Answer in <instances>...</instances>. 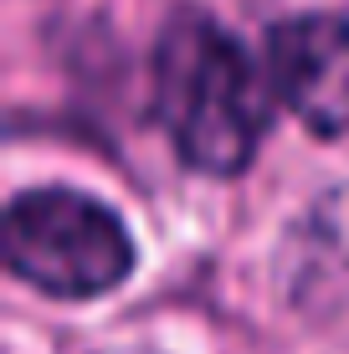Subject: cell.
Instances as JSON below:
<instances>
[{
  "mask_svg": "<svg viewBox=\"0 0 349 354\" xmlns=\"http://www.w3.org/2000/svg\"><path fill=\"white\" fill-rule=\"evenodd\" d=\"M6 267L57 303H93L129 283L139 262L134 231L108 201L77 185H31L6 201Z\"/></svg>",
  "mask_w": 349,
  "mask_h": 354,
  "instance_id": "obj_2",
  "label": "cell"
},
{
  "mask_svg": "<svg viewBox=\"0 0 349 354\" xmlns=\"http://www.w3.org/2000/svg\"><path fill=\"white\" fill-rule=\"evenodd\" d=\"M149 97L180 165L236 180L272 129V77L206 6H175L149 52Z\"/></svg>",
  "mask_w": 349,
  "mask_h": 354,
  "instance_id": "obj_1",
  "label": "cell"
},
{
  "mask_svg": "<svg viewBox=\"0 0 349 354\" xmlns=\"http://www.w3.org/2000/svg\"><path fill=\"white\" fill-rule=\"evenodd\" d=\"M267 77L278 103L319 139L349 133V16L293 10L267 26Z\"/></svg>",
  "mask_w": 349,
  "mask_h": 354,
  "instance_id": "obj_3",
  "label": "cell"
}]
</instances>
